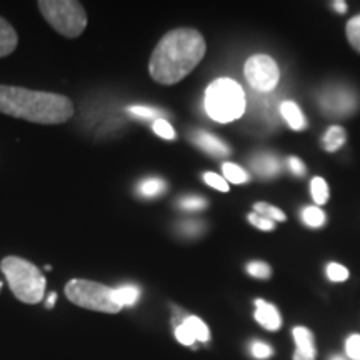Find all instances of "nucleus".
<instances>
[{"label":"nucleus","instance_id":"1","mask_svg":"<svg viewBox=\"0 0 360 360\" xmlns=\"http://www.w3.org/2000/svg\"><path fill=\"white\" fill-rule=\"evenodd\" d=\"M205 51V39L199 30H170L155 45L148 60V74L160 85L179 84L200 64Z\"/></svg>","mask_w":360,"mask_h":360},{"label":"nucleus","instance_id":"2","mask_svg":"<svg viewBox=\"0 0 360 360\" xmlns=\"http://www.w3.org/2000/svg\"><path fill=\"white\" fill-rule=\"evenodd\" d=\"M0 114L40 125H58L69 122L75 107L60 94L0 85Z\"/></svg>","mask_w":360,"mask_h":360},{"label":"nucleus","instance_id":"3","mask_svg":"<svg viewBox=\"0 0 360 360\" xmlns=\"http://www.w3.org/2000/svg\"><path fill=\"white\" fill-rule=\"evenodd\" d=\"M0 270L6 276L12 294L20 302L29 305L42 302L47 281H45L44 272L37 265L27 259L8 255V257H4L2 262H0Z\"/></svg>","mask_w":360,"mask_h":360},{"label":"nucleus","instance_id":"4","mask_svg":"<svg viewBox=\"0 0 360 360\" xmlns=\"http://www.w3.org/2000/svg\"><path fill=\"white\" fill-rule=\"evenodd\" d=\"M205 112L219 124H229L240 119L247 107L244 89L236 80L220 77L205 90Z\"/></svg>","mask_w":360,"mask_h":360},{"label":"nucleus","instance_id":"5","mask_svg":"<svg viewBox=\"0 0 360 360\" xmlns=\"http://www.w3.org/2000/svg\"><path fill=\"white\" fill-rule=\"evenodd\" d=\"M40 13L47 24L65 39H77L87 29L89 19L84 6L75 0H40Z\"/></svg>","mask_w":360,"mask_h":360},{"label":"nucleus","instance_id":"6","mask_svg":"<svg viewBox=\"0 0 360 360\" xmlns=\"http://www.w3.org/2000/svg\"><path fill=\"white\" fill-rule=\"evenodd\" d=\"M65 295L74 305L102 314H119L124 307L117 302L114 287L103 283L74 278L65 285Z\"/></svg>","mask_w":360,"mask_h":360},{"label":"nucleus","instance_id":"7","mask_svg":"<svg viewBox=\"0 0 360 360\" xmlns=\"http://www.w3.org/2000/svg\"><path fill=\"white\" fill-rule=\"evenodd\" d=\"M244 74L252 90H255L257 94H270L281 80V70H278L277 62L262 53L252 56L245 62Z\"/></svg>","mask_w":360,"mask_h":360},{"label":"nucleus","instance_id":"8","mask_svg":"<svg viewBox=\"0 0 360 360\" xmlns=\"http://www.w3.org/2000/svg\"><path fill=\"white\" fill-rule=\"evenodd\" d=\"M319 105L326 115L347 117L359 107V98L352 89L344 85H332L319 97Z\"/></svg>","mask_w":360,"mask_h":360},{"label":"nucleus","instance_id":"9","mask_svg":"<svg viewBox=\"0 0 360 360\" xmlns=\"http://www.w3.org/2000/svg\"><path fill=\"white\" fill-rule=\"evenodd\" d=\"M255 321L270 332H276L282 326V317L276 305L265 302L262 299L255 300Z\"/></svg>","mask_w":360,"mask_h":360},{"label":"nucleus","instance_id":"10","mask_svg":"<svg viewBox=\"0 0 360 360\" xmlns=\"http://www.w3.org/2000/svg\"><path fill=\"white\" fill-rule=\"evenodd\" d=\"M192 141H193V143H195L197 147H200L202 150H205L207 154H210V155L222 157V155H227L229 150H231L227 143H224L222 141H220V139H217L212 134L204 132V130H199V132H193Z\"/></svg>","mask_w":360,"mask_h":360},{"label":"nucleus","instance_id":"11","mask_svg":"<svg viewBox=\"0 0 360 360\" xmlns=\"http://www.w3.org/2000/svg\"><path fill=\"white\" fill-rule=\"evenodd\" d=\"M250 164H252V170L262 179L276 177L278 170H281V160L272 154L255 155L254 159L250 160Z\"/></svg>","mask_w":360,"mask_h":360},{"label":"nucleus","instance_id":"12","mask_svg":"<svg viewBox=\"0 0 360 360\" xmlns=\"http://www.w3.org/2000/svg\"><path fill=\"white\" fill-rule=\"evenodd\" d=\"M278 112H281L283 120L289 124L292 130H304L305 125H307L302 110H300V107L294 101H283L281 107H278Z\"/></svg>","mask_w":360,"mask_h":360},{"label":"nucleus","instance_id":"13","mask_svg":"<svg viewBox=\"0 0 360 360\" xmlns=\"http://www.w3.org/2000/svg\"><path fill=\"white\" fill-rule=\"evenodd\" d=\"M292 335H294L295 340V352L315 359L317 349H315V339L312 332L307 327H295L292 330Z\"/></svg>","mask_w":360,"mask_h":360},{"label":"nucleus","instance_id":"14","mask_svg":"<svg viewBox=\"0 0 360 360\" xmlns=\"http://www.w3.org/2000/svg\"><path fill=\"white\" fill-rule=\"evenodd\" d=\"M17 44H19V35L15 29L4 17H0V58L15 52Z\"/></svg>","mask_w":360,"mask_h":360},{"label":"nucleus","instance_id":"15","mask_svg":"<svg viewBox=\"0 0 360 360\" xmlns=\"http://www.w3.org/2000/svg\"><path fill=\"white\" fill-rule=\"evenodd\" d=\"M345 139H347L345 130L342 129L340 125H332L322 139L323 148H326L327 152H337L345 143Z\"/></svg>","mask_w":360,"mask_h":360},{"label":"nucleus","instance_id":"16","mask_svg":"<svg viewBox=\"0 0 360 360\" xmlns=\"http://www.w3.org/2000/svg\"><path fill=\"white\" fill-rule=\"evenodd\" d=\"M184 326H186L188 330L192 332L193 339L199 342H207L210 339L209 327L205 326V322L202 319L195 317V315H188V317L184 319Z\"/></svg>","mask_w":360,"mask_h":360},{"label":"nucleus","instance_id":"17","mask_svg":"<svg viewBox=\"0 0 360 360\" xmlns=\"http://www.w3.org/2000/svg\"><path fill=\"white\" fill-rule=\"evenodd\" d=\"M302 220L305 225L312 229H319L326 224V214L321 207L317 205H310V207H304L302 209Z\"/></svg>","mask_w":360,"mask_h":360},{"label":"nucleus","instance_id":"18","mask_svg":"<svg viewBox=\"0 0 360 360\" xmlns=\"http://www.w3.org/2000/svg\"><path fill=\"white\" fill-rule=\"evenodd\" d=\"M115 297H117V302H119L122 307H130L139 300L141 297V290L134 285H124L115 289Z\"/></svg>","mask_w":360,"mask_h":360},{"label":"nucleus","instance_id":"19","mask_svg":"<svg viewBox=\"0 0 360 360\" xmlns=\"http://www.w3.org/2000/svg\"><path fill=\"white\" fill-rule=\"evenodd\" d=\"M310 192H312V199L315 204L323 205L328 200V186L322 177H314L310 182Z\"/></svg>","mask_w":360,"mask_h":360},{"label":"nucleus","instance_id":"20","mask_svg":"<svg viewBox=\"0 0 360 360\" xmlns=\"http://www.w3.org/2000/svg\"><path fill=\"white\" fill-rule=\"evenodd\" d=\"M222 170H224V179L227 180V182L245 184L247 180H249V174H247L242 167H238V165L231 164V162L224 164Z\"/></svg>","mask_w":360,"mask_h":360},{"label":"nucleus","instance_id":"21","mask_svg":"<svg viewBox=\"0 0 360 360\" xmlns=\"http://www.w3.org/2000/svg\"><path fill=\"white\" fill-rule=\"evenodd\" d=\"M254 212L264 215V217L270 219L272 222H285L287 220L285 214H283L278 207L265 204V202H257V204L254 205Z\"/></svg>","mask_w":360,"mask_h":360},{"label":"nucleus","instance_id":"22","mask_svg":"<svg viewBox=\"0 0 360 360\" xmlns=\"http://www.w3.org/2000/svg\"><path fill=\"white\" fill-rule=\"evenodd\" d=\"M165 191V182L160 179H147L139 186V193L143 197H155L160 195Z\"/></svg>","mask_w":360,"mask_h":360},{"label":"nucleus","instance_id":"23","mask_svg":"<svg viewBox=\"0 0 360 360\" xmlns=\"http://www.w3.org/2000/svg\"><path fill=\"white\" fill-rule=\"evenodd\" d=\"M345 34H347V40L355 51L360 52V15L352 17L345 25Z\"/></svg>","mask_w":360,"mask_h":360},{"label":"nucleus","instance_id":"24","mask_svg":"<svg viewBox=\"0 0 360 360\" xmlns=\"http://www.w3.org/2000/svg\"><path fill=\"white\" fill-rule=\"evenodd\" d=\"M247 274L254 278H260V281H265V278H270V270L269 264L262 262V260H252V262L247 265Z\"/></svg>","mask_w":360,"mask_h":360},{"label":"nucleus","instance_id":"25","mask_svg":"<svg viewBox=\"0 0 360 360\" xmlns=\"http://www.w3.org/2000/svg\"><path fill=\"white\" fill-rule=\"evenodd\" d=\"M327 277L328 281L332 282H345L349 278V270L344 267V265L337 264V262H330L327 265Z\"/></svg>","mask_w":360,"mask_h":360},{"label":"nucleus","instance_id":"26","mask_svg":"<svg viewBox=\"0 0 360 360\" xmlns=\"http://www.w3.org/2000/svg\"><path fill=\"white\" fill-rule=\"evenodd\" d=\"M250 354L252 357L257 359V360H265V359H270L274 355V349L270 347L269 344H265V342H252L250 345Z\"/></svg>","mask_w":360,"mask_h":360},{"label":"nucleus","instance_id":"27","mask_svg":"<svg viewBox=\"0 0 360 360\" xmlns=\"http://www.w3.org/2000/svg\"><path fill=\"white\" fill-rule=\"evenodd\" d=\"M154 132L159 137L165 139V141H174L175 139V130L165 119H157L154 122Z\"/></svg>","mask_w":360,"mask_h":360},{"label":"nucleus","instance_id":"28","mask_svg":"<svg viewBox=\"0 0 360 360\" xmlns=\"http://www.w3.org/2000/svg\"><path fill=\"white\" fill-rule=\"evenodd\" d=\"M204 180H205L207 186H210L212 188H215V191L229 192V182L224 177H220V175H217V174L205 172L204 174Z\"/></svg>","mask_w":360,"mask_h":360},{"label":"nucleus","instance_id":"29","mask_svg":"<svg viewBox=\"0 0 360 360\" xmlns=\"http://www.w3.org/2000/svg\"><path fill=\"white\" fill-rule=\"evenodd\" d=\"M129 112L135 117H139V119H160V110L157 109H152V107H146V105H134L130 107Z\"/></svg>","mask_w":360,"mask_h":360},{"label":"nucleus","instance_id":"30","mask_svg":"<svg viewBox=\"0 0 360 360\" xmlns=\"http://www.w3.org/2000/svg\"><path fill=\"white\" fill-rule=\"evenodd\" d=\"M345 352L350 360H360V334H352L345 340Z\"/></svg>","mask_w":360,"mask_h":360},{"label":"nucleus","instance_id":"31","mask_svg":"<svg viewBox=\"0 0 360 360\" xmlns=\"http://www.w3.org/2000/svg\"><path fill=\"white\" fill-rule=\"evenodd\" d=\"M249 222L254 225V227H257L259 231H274V229H276V222H272V220L264 217V215H260L257 212H252L249 215Z\"/></svg>","mask_w":360,"mask_h":360},{"label":"nucleus","instance_id":"32","mask_svg":"<svg viewBox=\"0 0 360 360\" xmlns=\"http://www.w3.org/2000/svg\"><path fill=\"white\" fill-rule=\"evenodd\" d=\"M179 205L186 210H200L207 205V202L205 199H202V197L191 195V197H184V199H180Z\"/></svg>","mask_w":360,"mask_h":360},{"label":"nucleus","instance_id":"33","mask_svg":"<svg viewBox=\"0 0 360 360\" xmlns=\"http://www.w3.org/2000/svg\"><path fill=\"white\" fill-rule=\"evenodd\" d=\"M175 339H177L182 345H193L197 342L195 339H193L192 332L188 330L186 326H184V322L179 323V326L175 327Z\"/></svg>","mask_w":360,"mask_h":360},{"label":"nucleus","instance_id":"34","mask_svg":"<svg viewBox=\"0 0 360 360\" xmlns=\"http://www.w3.org/2000/svg\"><path fill=\"white\" fill-rule=\"evenodd\" d=\"M289 169L290 172L297 175V177H302V175H305V164L302 160L299 159V157H290L289 159Z\"/></svg>","mask_w":360,"mask_h":360},{"label":"nucleus","instance_id":"35","mask_svg":"<svg viewBox=\"0 0 360 360\" xmlns=\"http://www.w3.org/2000/svg\"><path fill=\"white\" fill-rule=\"evenodd\" d=\"M332 6H334V11H337L339 13L347 12V2H344V0H337V2L332 4Z\"/></svg>","mask_w":360,"mask_h":360},{"label":"nucleus","instance_id":"36","mask_svg":"<svg viewBox=\"0 0 360 360\" xmlns=\"http://www.w3.org/2000/svg\"><path fill=\"white\" fill-rule=\"evenodd\" d=\"M56 300H57V295H56V294H51V297H49L47 307H49V309L53 307V305H56Z\"/></svg>","mask_w":360,"mask_h":360},{"label":"nucleus","instance_id":"37","mask_svg":"<svg viewBox=\"0 0 360 360\" xmlns=\"http://www.w3.org/2000/svg\"><path fill=\"white\" fill-rule=\"evenodd\" d=\"M330 360H347L345 357H342V355H334Z\"/></svg>","mask_w":360,"mask_h":360}]
</instances>
